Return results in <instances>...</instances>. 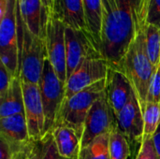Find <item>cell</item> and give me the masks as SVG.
<instances>
[{
  "label": "cell",
  "instance_id": "6da1fadb",
  "mask_svg": "<svg viewBox=\"0 0 160 159\" xmlns=\"http://www.w3.org/2000/svg\"><path fill=\"white\" fill-rule=\"evenodd\" d=\"M101 53L109 67L117 68L136 35L137 0H101Z\"/></svg>",
  "mask_w": 160,
  "mask_h": 159
},
{
  "label": "cell",
  "instance_id": "7a4b0ae2",
  "mask_svg": "<svg viewBox=\"0 0 160 159\" xmlns=\"http://www.w3.org/2000/svg\"><path fill=\"white\" fill-rule=\"evenodd\" d=\"M135 37L116 69L123 72L129 80L143 112L150 82L156 70L147 54L144 26L135 19Z\"/></svg>",
  "mask_w": 160,
  "mask_h": 159
},
{
  "label": "cell",
  "instance_id": "3957f363",
  "mask_svg": "<svg viewBox=\"0 0 160 159\" xmlns=\"http://www.w3.org/2000/svg\"><path fill=\"white\" fill-rule=\"evenodd\" d=\"M19 37V78L22 82L38 84L47 55L45 39L32 34L24 24L17 2Z\"/></svg>",
  "mask_w": 160,
  "mask_h": 159
},
{
  "label": "cell",
  "instance_id": "277c9868",
  "mask_svg": "<svg viewBox=\"0 0 160 159\" xmlns=\"http://www.w3.org/2000/svg\"><path fill=\"white\" fill-rule=\"evenodd\" d=\"M105 86L106 79L76 93L69 98H65L53 127H69L82 139L87 113L93 104L105 93Z\"/></svg>",
  "mask_w": 160,
  "mask_h": 159
},
{
  "label": "cell",
  "instance_id": "5b68a950",
  "mask_svg": "<svg viewBox=\"0 0 160 159\" xmlns=\"http://www.w3.org/2000/svg\"><path fill=\"white\" fill-rule=\"evenodd\" d=\"M0 21V61L14 77H19L17 0L8 1L6 13Z\"/></svg>",
  "mask_w": 160,
  "mask_h": 159
},
{
  "label": "cell",
  "instance_id": "8992f818",
  "mask_svg": "<svg viewBox=\"0 0 160 159\" xmlns=\"http://www.w3.org/2000/svg\"><path fill=\"white\" fill-rule=\"evenodd\" d=\"M38 88L44 109V133L52 131L60 108L65 99V85L58 79L48 58L45 61L43 71L38 82ZM44 134V135H45Z\"/></svg>",
  "mask_w": 160,
  "mask_h": 159
},
{
  "label": "cell",
  "instance_id": "52a82bcc",
  "mask_svg": "<svg viewBox=\"0 0 160 159\" xmlns=\"http://www.w3.org/2000/svg\"><path fill=\"white\" fill-rule=\"evenodd\" d=\"M65 39L68 79L85 60L104 58L98 44L87 29L66 27Z\"/></svg>",
  "mask_w": 160,
  "mask_h": 159
},
{
  "label": "cell",
  "instance_id": "ba28073f",
  "mask_svg": "<svg viewBox=\"0 0 160 159\" xmlns=\"http://www.w3.org/2000/svg\"><path fill=\"white\" fill-rule=\"evenodd\" d=\"M115 127H117L116 116L104 93L87 113L82 138V148L88 146L99 136L111 133Z\"/></svg>",
  "mask_w": 160,
  "mask_h": 159
},
{
  "label": "cell",
  "instance_id": "9c48e42d",
  "mask_svg": "<svg viewBox=\"0 0 160 159\" xmlns=\"http://www.w3.org/2000/svg\"><path fill=\"white\" fill-rule=\"evenodd\" d=\"M65 31L66 25L62 22L56 20L52 16L49 17L44 38L48 60L50 61L58 79L66 86L68 76Z\"/></svg>",
  "mask_w": 160,
  "mask_h": 159
},
{
  "label": "cell",
  "instance_id": "30bf717a",
  "mask_svg": "<svg viewBox=\"0 0 160 159\" xmlns=\"http://www.w3.org/2000/svg\"><path fill=\"white\" fill-rule=\"evenodd\" d=\"M109 64L105 58L85 60L68 79L65 98H69L76 93L106 79Z\"/></svg>",
  "mask_w": 160,
  "mask_h": 159
},
{
  "label": "cell",
  "instance_id": "8fae6325",
  "mask_svg": "<svg viewBox=\"0 0 160 159\" xmlns=\"http://www.w3.org/2000/svg\"><path fill=\"white\" fill-rule=\"evenodd\" d=\"M24 101V114L31 140L44 136V109L38 84L22 82Z\"/></svg>",
  "mask_w": 160,
  "mask_h": 159
},
{
  "label": "cell",
  "instance_id": "7c38bea8",
  "mask_svg": "<svg viewBox=\"0 0 160 159\" xmlns=\"http://www.w3.org/2000/svg\"><path fill=\"white\" fill-rule=\"evenodd\" d=\"M117 127L128 140L130 144L142 143L143 138V112L135 92L130 100L116 115Z\"/></svg>",
  "mask_w": 160,
  "mask_h": 159
},
{
  "label": "cell",
  "instance_id": "4fadbf2b",
  "mask_svg": "<svg viewBox=\"0 0 160 159\" xmlns=\"http://www.w3.org/2000/svg\"><path fill=\"white\" fill-rule=\"evenodd\" d=\"M133 93V87L127 76L120 70L109 67L105 95L115 116L128 104Z\"/></svg>",
  "mask_w": 160,
  "mask_h": 159
},
{
  "label": "cell",
  "instance_id": "5bb4252c",
  "mask_svg": "<svg viewBox=\"0 0 160 159\" xmlns=\"http://www.w3.org/2000/svg\"><path fill=\"white\" fill-rule=\"evenodd\" d=\"M0 140L19 152L31 139L24 112L0 118Z\"/></svg>",
  "mask_w": 160,
  "mask_h": 159
},
{
  "label": "cell",
  "instance_id": "9a60e30c",
  "mask_svg": "<svg viewBox=\"0 0 160 159\" xmlns=\"http://www.w3.org/2000/svg\"><path fill=\"white\" fill-rule=\"evenodd\" d=\"M66 27L87 29L82 0H53L52 15Z\"/></svg>",
  "mask_w": 160,
  "mask_h": 159
},
{
  "label": "cell",
  "instance_id": "2e32d148",
  "mask_svg": "<svg viewBox=\"0 0 160 159\" xmlns=\"http://www.w3.org/2000/svg\"><path fill=\"white\" fill-rule=\"evenodd\" d=\"M22 19L29 31L45 38L48 17L42 10L41 0H17Z\"/></svg>",
  "mask_w": 160,
  "mask_h": 159
},
{
  "label": "cell",
  "instance_id": "e0dca14e",
  "mask_svg": "<svg viewBox=\"0 0 160 159\" xmlns=\"http://www.w3.org/2000/svg\"><path fill=\"white\" fill-rule=\"evenodd\" d=\"M57 151L65 159H79L82 151V139L71 128L56 127L52 129Z\"/></svg>",
  "mask_w": 160,
  "mask_h": 159
},
{
  "label": "cell",
  "instance_id": "ac0fdd59",
  "mask_svg": "<svg viewBox=\"0 0 160 159\" xmlns=\"http://www.w3.org/2000/svg\"><path fill=\"white\" fill-rule=\"evenodd\" d=\"M0 118L24 112L23 92L22 81L14 77L5 95L0 97Z\"/></svg>",
  "mask_w": 160,
  "mask_h": 159
},
{
  "label": "cell",
  "instance_id": "d6986e66",
  "mask_svg": "<svg viewBox=\"0 0 160 159\" xmlns=\"http://www.w3.org/2000/svg\"><path fill=\"white\" fill-rule=\"evenodd\" d=\"M26 159H65L60 157L52 131L38 140H30L23 146Z\"/></svg>",
  "mask_w": 160,
  "mask_h": 159
},
{
  "label": "cell",
  "instance_id": "ffe728a7",
  "mask_svg": "<svg viewBox=\"0 0 160 159\" xmlns=\"http://www.w3.org/2000/svg\"><path fill=\"white\" fill-rule=\"evenodd\" d=\"M82 3H83L87 28L100 48L101 47V24H102V2L101 0H82Z\"/></svg>",
  "mask_w": 160,
  "mask_h": 159
},
{
  "label": "cell",
  "instance_id": "44dd1931",
  "mask_svg": "<svg viewBox=\"0 0 160 159\" xmlns=\"http://www.w3.org/2000/svg\"><path fill=\"white\" fill-rule=\"evenodd\" d=\"M134 14L139 22L155 25L160 30V0H137Z\"/></svg>",
  "mask_w": 160,
  "mask_h": 159
},
{
  "label": "cell",
  "instance_id": "7402d4cb",
  "mask_svg": "<svg viewBox=\"0 0 160 159\" xmlns=\"http://www.w3.org/2000/svg\"><path fill=\"white\" fill-rule=\"evenodd\" d=\"M109 142L110 133L99 136L88 146L82 148L79 159H111Z\"/></svg>",
  "mask_w": 160,
  "mask_h": 159
},
{
  "label": "cell",
  "instance_id": "603a6c76",
  "mask_svg": "<svg viewBox=\"0 0 160 159\" xmlns=\"http://www.w3.org/2000/svg\"><path fill=\"white\" fill-rule=\"evenodd\" d=\"M143 26L145 31L147 54L154 69L156 70L160 64V30L152 24Z\"/></svg>",
  "mask_w": 160,
  "mask_h": 159
},
{
  "label": "cell",
  "instance_id": "cb8c5ba5",
  "mask_svg": "<svg viewBox=\"0 0 160 159\" xmlns=\"http://www.w3.org/2000/svg\"><path fill=\"white\" fill-rule=\"evenodd\" d=\"M109 150L111 159H128L130 156V143L117 127L110 133Z\"/></svg>",
  "mask_w": 160,
  "mask_h": 159
},
{
  "label": "cell",
  "instance_id": "d4e9b609",
  "mask_svg": "<svg viewBox=\"0 0 160 159\" xmlns=\"http://www.w3.org/2000/svg\"><path fill=\"white\" fill-rule=\"evenodd\" d=\"M143 138L142 142L152 139L160 125V103L148 102L143 111Z\"/></svg>",
  "mask_w": 160,
  "mask_h": 159
},
{
  "label": "cell",
  "instance_id": "484cf974",
  "mask_svg": "<svg viewBox=\"0 0 160 159\" xmlns=\"http://www.w3.org/2000/svg\"><path fill=\"white\" fill-rule=\"evenodd\" d=\"M148 102L160 103V64L158 67L154 72V75L150 82L147 95V103Z\"/></svg>",
  "mask_w": 160,
  "mask_h": 159
},
{
  "label": "cell",
  "instance_id": "4316f807",
  "mask_svg": "<svg viewBox=\"0 0 160 159\" xmlns=\"http://www.w3.org/2000/svg\"><path fill=\"white\" fill-rule=\"evenodd\" d=\"M136 159H159L152 139L142 142Z\"/></svg>",
  "mask_w": 160,
  "mask_h": 159
},
{
  "label": "cell",
  "instance_id": "83f0119b",
  "mask_svg": "<svg viewBox=\"0 0 160 159\" xmlns=\"http://www.w3.org/2000/svg\"><path fill=\"white\" fill-rule=\"evenodd\" d=\"M14 76L7 69V67L1 64L0 66V97H2L8 89Z\"/></svg>",
  "mask_w": 160,
  "mask_h": 159
},
{
  "label": "cell",
  "instance_id": "f1b7e54d",
  "mask_svg": "<svg viewBox=\"0 0 160 159\" xmlns=\"http://www.w3.org/2000/svg\"><path fill=\"white\" fill-rule=\"evenodd\" d=\"M17 152L6 142L0 140V159H13Z\"/></svg>",
  "mask_w": 160,
  "mask_h": 159
},
{
  "label": "cell",
  "instance_id": "f546056e",
  "mask_svg": "<svg viewBox=\"0 0 160 159\" xmlns=\"http://www.w3.org/2000/svg\"><path fill=\"white\" fill-rule=\"evenodd\" d=\"M42 4V10L49 18L52 13V6H53V0H41Z\"/></svg>",
  "mask_w": 160,
  "mask_h": 159
},
{
  "label": "cell",
  "instance_id": "4dcf8cb0",
  "mask_svg": "<svg viewBox=\"0 0 160 159\" xmlns=\"http://www.w3.org/2000/svg\"><path fill=\"white\" fill-rule=\"evenodd\" d=\"M152 140H153L157 154H158V157L160 159V125L158 128V130H157V132L152 137Z\"/></svg>",
  "mask_w": 160,
  "mask_h": 159
},
{
  "label": "cell",
  "instance_id": "1f68e13d",
  "mask_svg": "<svg viewBox=\"0 0 160 159\" xmlns=\"http://www.w3.org/2000/svg\"><path fill=\"white\" fill-rule=\"evenodd\" d=\"M26 144V143H25ZM24 146V145H23ZM13 159H26L25 158V154H24V151H23V147L19 151L17 152L14 157H13Z\"/></svg>",
  "mask_w": 160,
  "mask_h": 159
}]
</instances>
